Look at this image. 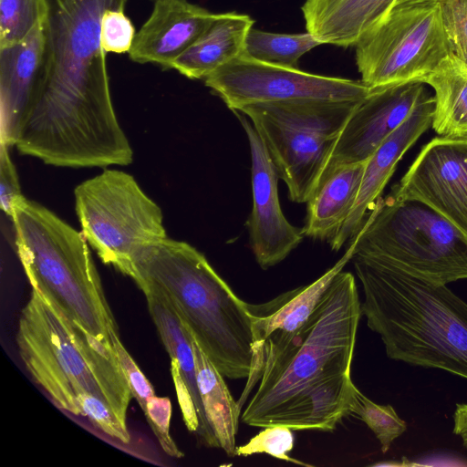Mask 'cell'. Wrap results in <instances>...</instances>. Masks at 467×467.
Instances as JSON below:
<instances>
[{"instance_id":"6da1fadb","label":"cell","mask_w":467,"mask_h":467,"mask_svg":"<svg viewBox=\"0 0 467 467\" xmlns=\"http://www.w3.org/2000/svg\"><path fill=\"white\" fill-rule=\"evenodd\" d=\"M127 0H39L43 56L16 147L62 167L128 165L133 152L113 108L101 18Z\"/></svg>"},{"instance_id":"7a4b0ae2","label":"cell","mask_w":467,"mask_h":467,"mask_svg":"<svg viewBox=\"0 0 467 467\" xmlns=\"http://www.w3.org/2000/svg\"><path fill=\"white\" fill-rule=\"evenodd\" d=\"M361 316L355 278L341 270L290 342L265 362L242 421L333 431L356 400L350 368Z\"/></svg>"},{"instance_id":"3957f363","label":"cell","mask_w":467,"mask_h":467,"mask_svg":"<svg viewBox=\"0 0 467 467\" xmlns=\"http://www.w3.org/2000/svg\"><path fill=\"white\" fill-rule=\"evenodd\" d=\"M364 300L362 315L387 356L467 379V303L446 285L381 259L352 255Z\"/></svg>"},{"instance_id":"277c9868","label":"cell","mask_w":467,"mask_h":467,"mask_svg":"<svg viewBox=\"0 0 467 467\" xmlns=\"http://www.w3.org/2000/svg\"><path fill=\"white\" fill-rule=\"evenodd\" d=\"M129 276L154 285L167 296L223 377L248 379L254 338L247 303L202 253L185 242L166 237L134 259Z\"/></svg>"},{"instance_id":"5b68a950","label":"cell","mask_w":467,"mask_h":467,"mask_svg":"<svg viewBox=\"0 0 467 467\" xmlns=\"http://www.w3.org/2000/svg\"><path fill=\"white\" fill-rule=\"evenodd\" d=\"M11 219L32 288L93 337L111 342L117 325L83 234L24 196L15 202Z\"/></svg>"},{"instance_id":"8992f818","label":"cell","mask_w":467,"mask_h":467,"mask_svg":"<svg viewBox=\"0 0 467 467\" xmlns=\"http://www.w3.org/2000/svg\"><path fill=\"white\" fill-rule=\"evenodd\" d=\"M350 245L435 283L467 279V236L417 200L380 197Z\"/></svg>"},{"instance_id":"52a82bcc","label":"cell","mask_w":467,"mask_h":467,"mask_svg":"<svg viewBox=\"0 0 467 467\" xmlns=\"http://www.w3.org/2000/svg\"><path fill=\"white\" fill-rule=\"evenodd\" d=\"M361 100L263 102L237 111L251 120L262 139L289 199L302 203L317 189L340 133Z\"/></svg>"},{"instance_id":"ba28073f","label":"cell","mask_w":467,"mask_h":467,"mask_svg":"<svg viewBox=\"0 0 467 467\" xmlns=\"http://www.w3.org/2000/svg\"><path fill=\"white\" fill-rule=\"evenodd\" d=\"M82 234L99 258L129 276L134 259L167 237L161 208L123 171L107 170L75 189Z\"/></svg>"},{"instance_id":"9c48e42d","label":"cell","mask_w":467,"mask_h":467,"mask_svg":"<svg viewBox=\"0 0 467 467\" xmlns=\"http://www.w3.org/2000/svg\"><path fill=\"white\" fill-rule=\"evenodd\" d=\"M354 47L370 88L421 81L452 52L439 0L398 2Z\"/></svg>"},{"instance_id":"30bf717a","label":"cell","mask_w":467,"mask_h":467,"mask_svg":"<svg viewBox=\"0 0 467 467\" xmlns=\"http://www.w3.org/2000/svg\"><path fill=\"white\" fill-rule=\"evenodd\" d=\"M16 344L32 378L59 408L81 415L78 398L84 393L106 401L64 317L33 288L20 315Z\"/></svg>"},{"instance_id":"8fae6325","label":"cell","mask_w":467,"mask_h":467,"mask_svg":"<svg viewBox=\"0 0 467 467\" xmlns=\"http://www.w3.org/2000/svg\"><path fill=\"white\" fill-rule=\"evenodd\" d=\"M203 80L233 112L263 102L361 100L371 90L361 80L312 74L256 61L244 54Z\"/></svg>"},{"instance_id":"7c38bea8","label":"cell","mask_w":467,"mask_h":467,"mask_svg":"<svg viewBox=\"0 0 467 467\" xmlns=\"http://www.w3.org/2000/svg\"><path fill=\"white\" fill-rule=\"evenodd\" d=\"M389 194L424 202L467 236V140L432 139Z\"/></svg>"},{"instance_id":"4fadbf2b","label":"cell","mask_w":467,"mask_h":467,"mask_svg":"<svg viewBox=\"0 0 467 467\" xmlns=\"http://www.w3.org/2000/svg\"><path fill=\"white\" fill-rule=\"evenodd\" d=\"M429 96L421 81L371 88L346 123L320 181L340 166L366 162Z\"/></svg>"},{"instance_id":"5bb4252c","label":"cell","mask_w":467,"mask_h":467,"mask_svg":"<svg viewBox=\"0 0 467 467\" xmlns=\"http://www.w3.org/2000/svg\"><path fill=\"white\" fill-rule=\"evenodd\" d=\"M234 113L246 133L251 153L253 208L247 221L250 245L257 264L265 270L282 262L305 235L283 213L277 191L279 176L262 139L245 115Z\"/></svg>"},{"instance_id":"9a60e30c","label":"cell","mask_w":467,"mask_h":467,"mask_svg":"<svg viewBox=\"0 0 467 467\" xmlns=\"http://www.w3.org/2000/svg\"><path fill=\"white\" fill-rule=\"evenodd\" d=\"M352 255L353 246L350 245L341 260L315 282L262 304L247 303L252 318L253 363L251 374L237 401L240 409L258 383L265 362L281 351L307 321L332 279Z\"/></svg>"},{"instance_id":"2e32d148","label":"cell","mask_w":467,"mask_h":467,"mask_svg":"<svg viewBox=\"0 0 467 467\" xmlns=\"http://www.w3.org/2000/svg\"><path fill=\"white\" fill-rule=\"evenodd\" d=\"M434 110L433 96L422 100L408 119L393 131L366 161L355 205L348 219L329 243L338 251L347 242L353 243L380 198L381 192L405 152L431 126Z\"/></svg>"},{"instance_id":"e0dca14e","label":"cell","mask_w":467,"mask_h":467,"mask_svg":"<svg viewBox=\"0 0 467 467\" xmlns=\"http://www.w3.org/2000/svg\"><path fill=\"white\" fill-rule=\"evenodd\" d=\"M216 16L187 0H154L150 16L136 33L129 57L171 69Z\"/></svg>"},{"instance_id":"ac0fdd59","label":"cell","mask_w":467,"mask_h":467,"mask_svg":"<svg viewBox=\"0 0 467 467\" xmlns=\"http://www.w3.org/2000/svg\"><path fill=\"white\" fill-rule=\"evenodd\" d=\"M43 34L39 20L20 41L0 48V142L16 144L40 72Z\"/></svg>"},{"instance_id":"d6986e66","label":"cell","mask_w":467,"mask_h":467,"mask_svg":"<svg viewBox=\"0 0 467 467\" xmlns=\"http://www.w3.org/2000/svg\"><path fill=\"white\" fill-rule=\"evenodd\" d=\"M398 0H306V31L321 44L348 47L380 20Z\"/></svg>"},{"instance_id":"ffe728a7","label":"cell","mask_w":467,"mask_h":467,"mask_svg":"<svg viewBox=\"0 0 467 467\" xmlns=\"http://www.w3.org/2000/svg\"><path fill=\"white\" fill-rule=\"evenodd\" d=\"M143 292L150 315L171 358L178 361L182 377L194 400L200 427L196 434L201 442L220 448L218 441L205 416L199 392L192 335L182 321L167 296L154 285L146 281L135 282Z\"/></svg>"},{"instance_id":"44dd1931","label":"cell","mask_w":467,"mask_h":467,"mask_svg":"<svg viewBox=\"0 0 467 467\" xmlns=\"http://www.w3.org/2000/svg\"><path fill=\"white\" fill-rule=\"evenodd\" d=\"M366 162L340 166L327 174L306 202L305 236L327 241L337 235L350 214L360 188Z\"/></svg>"},{"instance_id":"7402d4cb","label":"cell","mask_w":467,"mask_h":467,"mask_svg":"<svg viewBox=\"0 0 467 467\" xmlns=\"http://www.w3.org/2000/svg\"><path fill=\"white\" fill-rule=\"evenodd\" d=\"M254 20L235 12L217 14L197 40L171 66L191 79H204L243 54Z\"/></svg>"},{"instance_id":"603a6c76","label":"cell","mask_w":467,"mask_h":467,"mask_svg":"<svg viewBox=\"0 0 467 467\" xmlns=\"http://www.w3.org/2000/svg\"><path fill=\"white\" fill-rule=\"evenodd\" d=\"M421 82L434 91V131L440 137L467 140V63L451 52Z\"/></svg>"},{"instance_id":"cb8c5ba5","label":"cell","mask_w":467,"mask_h":467,"mask_svg":"<svg viewBox=\"0 0 467 467\" xmlns=\"http://www.w3.org/2000/svg\"><path fill=\"white\" fill-rule=\"evenodd\" d=\"M192 344L197 383L206 419L218 441L219 447L228 456H234L241 410L230 393L223 374L202 351L192 335Z\"/></svg>"},{"instance_id":"d4e9b609","label":"cell","mask_w":467,"mask_h":467,"mask_svg":"<svg viewBox=\"0 0 467 467\" xmlns=\"http://www.w3.org/2000/svg\"><path fill=\"white\" fill-rule=\"evenodd\" d=\"M64 318L74 342L100 387L106 402L118 418L126 424L127 410L133 397L111 342L101 341L78 323L66 317Z\"/></svg>"},{"instance_id":"484cf974","label":"cell","mask_w":467,"mask_h":467,"mask_svg":"<svg viewBox=\"0 0 467 467\" xmlns=\"http://www.w3.org/2000/svg\"><path fill=\"white\" fill-rule=\"evenodd\" d=\"M320 45L307 31L301 34H277L252 27L245 38L243 54L256 61L298 68L300 57Z\"/></svg>"},{"instance_id":"4316f807","label":"cell","mask_w":467,"mask_h":467,"mask_svg":"<svg viewBox=\"0 0 467 467\" xmlns=\"http://www.w3.org/2000/svg\"><path fill=\"white\" fill-rule=\"evenodd\" d=\"M352 414L366 423L379 440L382 452H387L391 443L407 430L406 422L399 417L390 405L377 404L358 389Z\"/></svg>"},{"instance_id":"83f0119b","label":"cell","mask_w":467,"mask_h":467,"mask_svg":"<svg viewBox=\"0 0 467 467\" xmlns=\"http://www.w3.org/2000/svg\"><path fill=\"white\" fill-rule=\"evenodd\" d=\"M39 20V0H0V48L22 40Z\"/></svg>"},{"instance_id":"f1b7e54d","label":"cell","mask_w":467,"mask_h":467,"mask_svg":"<svg viewBox=\"0 0 467 467\" xmlns=\"http://www.w3.org/2000/svg\"><path fill=\"white\" fill-rule=\"evenodd\" d=\"M295 438L292 430L283 425L265 427L259 433L244 445L236 446L235 455L268 454L278 460L302 466H313L289 455L294 448Z\"/></svg>"},{"instance_id":"f546056e","label":"cell","mask_w":467,"mask_h":467,"mask_svg":"<svg viewBox=\"0 0 467 467\" xmlns=\"http://www.w3.org/2000/svg\"><path fill=\"white\" fill-rule=\"evenodd\" d=\"M125 9H109L101 18L100 40L106 53H129L136 36Z\"/></svg>"},{"instance_id":"4dcf8cb0","label":"cell","mask_w":467,"mask_h":467,"mask_svg":"<svg viewBox=\"0 0 467 467\" xmlns=\"http://www.w3.org/2000/svg\"><path fill=\"white\" fill-rule=\"evenodd\" d=\"M78 402L81 415L87 417L96 427L121 442L130 441L126 424L118 418L106 401L90 393H84L79 396Z\"/></svg>"},{"instance_id":"1f68e13d","label":"cell","mask_w":467,"mask_h":467,"mask_svg":"<svg viewBox=\"0 0 467 467\" xmlns=\"http://www.w3.org/2000/svg\"><path fill=\"white\" fill-rule=\"evenodd\" d=\"M445 31L451 51L467 63V0H441Z\"/></svg>"},{"instance_id":"d6a6232c","label":"cell","mask_w":467,"mask_h":467,"mask_svg":"<svg viewBox=\"0 0 467 467\" xmlns=\"http://www.w3.org/2000/svg\"><path fill=\"white\" fill-rule=\"evenodd\" d=\"M144 415L164 452L174 458L183 457L184 453L177 447L170 434L171 416L170 399L155 395L149 398Z\"/></svg>"},{"instance_id":"836d02e7","label":"cell","mask_w":467,"mask_h":467,"mask_svg":"<svg viewBox=\"0 0 467 467\" xmlns=\"http://www.w3.org/2000/svg\"><path fill=\"white\" fill-rule=\"evenodd\" d=\"M110 341L128 379L132 397L136 399L143 413L147 410L149 398L155 395L154 389L143 372L122 345L118 331L110 332Z\"/></svg>"},{"instance_id":"e575fe53","label":"cell","mask_w":467,"mask_h":467,"mask_svg":"<svg viewBox=\"0 0 467 467\" xmlns=\"http://www.w3.org/2000/svg\"><path fill=\"white\" fill-rule=\"evenodd\" d=\"M7 148L5 143L0 142V203L3 212L11 218L15 202L23 195Z\"/></svg>"},{"instance_id":"d590c367","label":"cell","mask_w":467,"mask_h":467,"mask_svg":"<svg viewBox=\"0 0 467 467\" xmlns=\"http://www.w3.org/2000/svg\"><path fill=\"white\" fill-rule=\"evenodd\" d=\"M171 373L177 393L178 402L182 410L183 421L191 432L198 433L200 421L197 414L194 400L185 384L179 363L176 359L171 358Z\"/></svg>"},{"instance_id":"8d00e7d4","label":"cell","mask_w":467,"mask_h":467,"mask_svg":"<svg viewBox=\"0 0 467 467\" xmlns=\"http://www.w3.org/2000/svg\"><path fill=\"white\" fill-rule=\"evenodd\" d=\"M452 431L461 438L463 446L467 448V403L456 404Z\"/></svg>"},{"instance_id":"74e56055","label":"cell","mask_w":467,"mask_h":467,"mask_svg":"<svg viewBox=\"0 0 467 467\" xmlns=\"http://www.w3.org/2000/svg\"><path fill=\"white\" fill-rule=\"evenodd\" d=\"M402 1H409V0H398V2H402ZM439 1H441V0H439Z\"/></svg>"}]
</instances>
